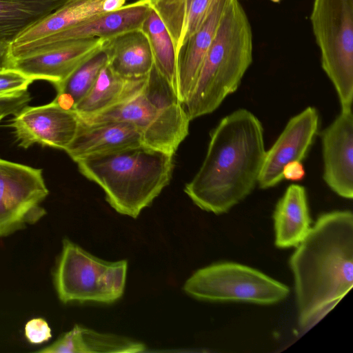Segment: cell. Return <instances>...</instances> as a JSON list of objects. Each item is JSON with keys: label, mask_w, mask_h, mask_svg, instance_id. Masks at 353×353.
Instances as JSON below:
<instances>
[{"label": "cell", "mask_w": 353, "mask_h": 353, "mask_svg": "<svg viewBox=\"0 0 353 353\" xmlns=\"http://www.w3.org/2000/svg\"><path fill=\"white\" fill-rule=\"evenodd\" d=\"M298 323L305 333L329 313L353 285V214H321L289 261Z\"/></svg>", "instance_id": "cell-1"}, {"label": "cell", "mask_w": 353, "mask_h": 353, "mask_svg": "<svg viewBox=\"0 0 353 353\" xmlns=\"http://www.w3.org/2000/svg\"><path fill=\"white\" fill-rule=\"evenodd\" d=\"M265 152L257 117L245 108L231 112L211 132L205 159L185 193L203 210L228 212L257 185Z\"/></svg>", "instance_id": "cell-2"}, {"label": "cell", "mask_w": 353, "mask_h": 353, "mask_svg": "<svg viewBox=\"0 0 353 353\" xmlns=\"http://www.w3.org/2000/svg\"><path fill=\"white\" fill-rule=\"evenodd\" d=\"M79 172L98 184L118 213L136 219L172 178L174 155L145 145L87 156Z\"/></svg>", "instance_id": "cell-3"}, {"label": "cell", "mask_w": 353, "mask_h": 353, "mask_svg": "<svg viewBox=\"0 0 353 353\" xmlns=\"http://www.w3.org/2000/svg\"><path fill=\"white\" fill-rule=\"evenodd\" d=\"M252 52L248 17L239 0H228L195 84L182 103L190 121L213 112L239 88Z\"/></svg>", "instance_id": "cell-4"}, {"label": "cell", "mask_w": 353, "mask_h": 353, "mask_svg": "<svg viewBox=\"0 0 353 353\" xmlns=\"http://www.w3.org/2000/svg\"><path fill=\"white\" fill-rule=\"evenodd\" d=\"M79 117L86 123H130L142 134L145 145L172 155L188 136L190 121L176 92L154 65L139 93L103 112Z\"/></svg>", "instance_id": "cell-5"}, {"label": "cell", "mask_w": 353, "mask_h": 353, "mask_svg": "<svg viewBox=\"0 0 353 353\" xmlns=\"http://www.w3.org/2000/svg\"><path fill=\"white\" fill-rule=\"evenodd\" d=\"M128 261L110 262L99 259L68 239L54 272V288L59 300L109 304L124 292Z\"/></svg>", "instance_id": "cell-6"}, {"label": "cell", "mask_w": 353, "mask_h": 353, "mask_svg": "<svg viewBox=\"0 0 353 353\" xmlns=\"http://www.w3.org/2000/svg\"><path fill=\"white\" fill-rule=\"evenodd\" d=\"M321 66L337 93L341 110L353 102V0H314L310 14Z\"/></svg>", "instance_id": "cell-7"}, {"label": "cell", "mask_w": 353, "mask_h": 353, "mask_svg": "<svg viewBox=\"0 0 353 353\" xmlns=\"http://www.w3.org/2000/svg\"><path fill=\"white\" fill-rule=\"evenodd\" d=\"M189 295L208 301H239L271 305L284 300L285 284L247 265L234 262L210 265L196 271L185 283Z\"/></svg>", "instance_id": "cell-8"}, {"label": "cell", "mask_w": 353, "mask_h": 353, "mask_svg": "<svg viewBox=\"0 0 353 353\" xmlns=\"http://www.w3.org/2000/svg\"><path fill=\"white\" fill-rule=\"evenodd\" d=\"M48 194L41 169L0 158V237L39 221Z\"/></svg>", "instance_id": "cell-9"}, {"label": "cell", "mask_w": 353, "mask_h": 353, "mask_svg": "<svg viewBox=\"0 0 353 353\" xmlns=\"http://www.w3.org/2000/svg\"><path fill=\"white\" fill-rule=\"evenodd\" d=\"M79 122L74 110L63 108L53 100L21 109L10 125L19 145L23 148L38 143L65 150L76 136Z\"/></svg>", "instance_id": "cell-10"}, {"label": "cell", "mask_w": 353, "mask_h": 353, "mask_svg": "<svg viewBox=\"0 0 353 353\" xmlns=\"http://www.w3.org/2000/svg\"><path fill=\"white\" fill-rule=\"evenodd\" d=\"M151 8L150 0H137L120 9L96 15L61 32L38 40L10 54V59L47 50L79 39H108L123 32L141 29Z\"/></svg>", "instance_id": "cell-11"}, {"label": "cell", "mask_w": 353, "mask_h": 353, "mask_svg": "<svg viewBox=\"0 0 353 353\" xmlns=\"http://www.w3.org/2000/svg\"><path fill=\"white\" fill-rule=\"evenodd\" d=\"M319 114L314 107H307L292 117L272 147L265 152L258 179L261 189H268L283 180L286 164L301 162L307 156L319 126Z\"/></svg>", "instance_id": "cell-12"}, {"label": "cell", "mask_w": 353, "mask_h": 353, "mask_svg": "<svg viewBox=\"0 0 353 353\" xmlns=\"http://www.w3.org/2000/svg\"><path fill=\"white\" fill-rule=\"evenodd\" d=\"M323 160V177L339 196L353 197V114L341 110L321 132Z\"/></svg>", "instance_id": "cell-13"}, {"label": "cell", "mask_w": 353, "mask_h": 353, "mask_svg": "<svg viewBox=\"0 0 353 353\" xmlns=\"http://www.w3.org/2000/svg\"><path fill=\"white\" fill-rule=\"evenodd\" d=\"M99 38L68 41L47 50L12 59L10 68L37 80H44L57 87L86 59L102 49Z\"/></svg>", "instance_id": "cell-14"}, {"label": "cell", "mask_w": 353, "mask_h": 353, "mask_svg": "<svg viewBox=\"0 0 353 353\" xmlns=\"http://www.w3.org/2000/svg\"><path fill=\"white\" fill-rule=\"evenodd\" d=\"M125 0H66L54 11L21 32L10 44L9 56L38 40L61 32L96 15L117 10Z\"/></svg>", "instance_id": "cell-15"}, {"label": "cell", "mask_w": 353, "mask_h": 353, "mask_svg": "<svg viewBox=\"0 0 353 353\" xmlns=\"http://www.w3.org/2000/svg\"><path fill=\"white\" fill-rule=\"evenodd\" d=\"M140 145H144L142 134L130 123H86L80 120L76 136L65 151L76 162L89 155Z\"/></svg>", "instance_id": "cell-16"}, {"label": "cell", "mask_w": 353, "mask_h": 353, "mask_svg": "<svg viewBox=\"0 0 353 353\" xmlns=\"http://www.w3.org/2000/svg\"><path fill=\"white\" fill-rule=\"evenodd\" d=\"M227 2L228 0H218L203 24L188 38L176 55L177 97L181 103L195 84Z\"/></svg>", "instance_id": "cell-17"}, {"label": "cell", "mask_w": 353, "mask_h": 353, "mask_svg": "<svg viewBox=\"0 0 353 353\" xmlns=\"http://www.w3.org/2000/svg\"><path fill=\"white\" fill-rule=\"evenodd\" d=\"M103 50L107 54L109 67L122 77H145L154 68L149 41L141 29L105 39Z\"/></svg>", "instance_id": "cell-18"}, {"label": "cell", "mask_w": 353, "mask_h": 353, "mask_svg": "<svg viewBox=\"0 0 353 353\" xmlns=\"http://www.w3.org/2000/svg\"><path fill=\"white\" fill-rule=\"evenodd\" d=\"M273 220L276 247L296 248L305 239L312 228L305 187H288L276 204Z\"/></svg>", "instance_id": "cell-19"}, {"label": "cell", "mask_w": 353, "mask_h": 353, "mask_svg": "<svg viewBox=\"0 0 353 353\" xmlns=\"http://www.w3.org/2000/svg\"><path fill=\"white\" fill-rule=\"evenodd\" d=\"M218 0H150L174 44L176 57L207 19Z\"/></svg>", "instance_id": "cell-20"}, {"label": "cell", "mask_w": 353, "mask_h": 353, "mask_svg": "<svg viewBox=\"0 0 353 353\" xmlns=\"http://www.w3.org/2000/svg\"><path fill=\"white\" fill-rule=\"evenodd\" d=\"M145 345L132 339L112 334L100 333L87 327L75 325L57 340L39 353H102L140 352Z\"/></svg>", "instance_id": "cell-21"}, {"label": "cell", "mask_w": 353, "mask_h": 353, "mask_svg": "<svg viewBox=\"0 0 353 353\" xmlns=\"http://www.w3.org/2000/svg\"><path fill=\"white\" fill-rule=\"evenodd\" d=\"M147 77H122L114 73L107 63L90 91L72 110L79 117L90 116L108 110L139 93Z\"/></svg>", "instance_id": "cell-22"}, {"label": "cell", "mask_w": 353, "mask_h": 353, "mask_svg": "<svg viewBox=\"0 0 353 353\" xmlns=\"http://www.w3.org/2000/svg\"><path fill=\"white\" fill-rule=\"evenodd\" d=\"M66 0H0V41L10 44Z\"/></svg>", "instance_id": "cell-23"}, {"label": "cell", "mask_w": 353, "mask_h": 353, "mask_svg": "<svg viewBox=\"0 0 353 353\" xmlns=\"http://www.w3.org/2000/svg\"><path fill=\"white\" fill-rule=\"evenodd\" d=\"M141 30L149 41L154 68L177 95L176 57L174 44L163 22L152 6Z\"/></svg>", "instance_id": "cell-24"}, {"label": "cell", "mask_w": 353, "mask_h": 353, "mask_svg": "<svg viewBox=\"0 0 353 353\" xmlns=\"http://www.w3.org/2000/svg\"><path fill=\"white\" fill-rule=\"evenodd\" d=\"M107 63L108 57L102 48L56 87L57 94L54 100L62 108L72 110L90 91Z\"/></svg>", "instance_id": "cell-25"}, {"label": "cell", "mask_w": 353, "mask_h": 353, "mask_svg": "<svg viewBox=\"0 0 353 353\" xmlns=\"http://www.w3.org/2000/svg\"><path fill=\"white\" fill-rule=\"evenodd\" d=\"M35 80L14 68L0 70V102L14 101L23 97Z\"/></svg>", "instance_id": "cell-26"}, {"label": "cell", "mask_w": 353, "mask_h": 353, "mask_svg": "<svg viewBox=\"0 0 353 353\" xmlns=\"http://www.w3.org/2000/svg\"><path fill=\"white\" fill-rule=\"evenodd\" d=\"M25 336L30 343L41 344L51 338V329L46 320L34 318L26 324Z\"/></svg>", "instance_id": "cell-27"}, {"label": "cell", "mask_w": 353, "mask_h": 353, "mask_svg": "<svg viewBox=\"0 0 353 353\" xmlns=\"http://www.w3.org/2000/svg\"><path fill=\"white\" fill-rule=\"evenodd\" d=\"M282 174L283 179L297 181L304 178L305 171L301 162L294 161L285 165Z\"/></svg>", "instance_id": "cell-28"}, {"label": "cell", "mask_w": 353, "mask_h": 353, "mask_svg": "<svg viewBox=\"0 0 353 353\" xmlns=\"http://www.w3.org/2000/svg\"><path fill=\"white\" fill-rule=\"evenodd\" d=\"M10 44L0 41V70L10 68Z\"/></svg>", "instance_id": "cell-29"}, {"label": "cell", "mask_w": 353, "mask_h": 353, "mask_svg": "<svg viewBox=\"0 0 353 353\" xmlns=\"http://www.w3.org/2000/svg\"><path fill=\"white\" fill-rule=\"evenodd\" d=\"M1 103L5 102H0V121L6 117L8 114L10 113V110H12V107L9 105L3 104Z\"/></svg>", "instance_id": "cell-30"}, {"label": "cell", "mask_w": 353, "mask_h": 353, "mask_svg": "<svg viewBox=\"0 0 353 353\" xmlns=\"http://www.w3.org/2000/svg\"><path fill=\"white\" fill-rule=\"evenodd\" d=\"M272 1V2H274V3H278L281 0H270Z\"/></svg>", "instance_id": "cell-31"}]
</instances>
